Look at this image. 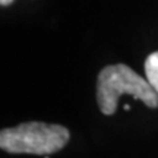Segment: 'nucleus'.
<instances>
[{"label": "nucleus", "mask_w": 158, "mask_h": 158, "mask_svg": "<svg viewBox=\"0 0 158 158\" xmlns=\"http://www.w3.org/2000/svg\"><path fill=\"white\" fill-rule=\"evenodd\" d=\"M133 97L141 100L148 107H158V94L147 78H142L126 64H110L102 69L97 82V101L102 114L116 113L120 95Z\"/></svg>", "instance_id": "f257e3e1"}, {"label": "nucleus", "mask_w": 158, "mask_h": 158, "mask_svg": "<svg viewBox=\"0 0 158 158\" xmlns=\"http://www.w3.org/2000/svg\"><path fill=\"white\" fill-rule=\"evenodd\" d=\"M70 133L64 126L28 122L0 132V148L9 154L50 155L69 142Z\"/></svg>", "instance_id": "f03ea898"}, {"label": "nucleus", "mask_w": 158, "mask_h": 158, "mask_svg": "<svg viewBox=\"0 0 158 158\" xmlns=\"http://www.w3.org/2000/svg\"><path fill=\"white\" fill-rule=\"evenodd\" d=\"M13 0H0V3H2V6H7V5H10Z\"/></svg>", "instance_id": "20e7f679"}, {"label": "nucleus", "mask_w": 158, "mask_h": 158, "mask_svg": "<svg viewBox=\"0 0 158 158\" xmlns=\"http://www.w3.org/2000/svg\"><path fill=\"white\" fill-rule=\"evenodd\" d=\"M145 75L148 82L151 84L155 92L158 94V51L151 53L145 60Z\"/></svg>", "instance_id": "7ed1b4c3"}]
</instances>
